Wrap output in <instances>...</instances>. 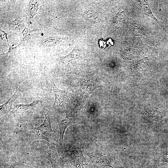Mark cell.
I'll use <instances>...</instances> for the list:
<instances>
[{"instance_id": "1", "label": "cell", "mask_w": 168, "mask_h": 168, "mask_svg": "<svg viewBox=\"0 0 168 168\" xmlns=\"http://www.w3.org/2000/svg\"><path fill=\"white\" fill-rule=\"evenodd\" d=\"M85 153L89 157L93 165L97 168L106 166L124 168L116 153L103 147H92L86 150Z\"/></svg>"}, {"instance_id": "2", "label": "cell", "mask_w": 168, "mask_h": 168, "mask_svg": "<svg viewBox=\"0 0 168 168\" xmlns=\"http://www.w3.org/2000/svg\"><path fill=\"white\" fill-rule=\"evenodd\" d=\"M44 119L43 123L39 127H33L32 135L34 138L45 140L49 142L56 141V136L51 127L49 110L44 113Z\"/></svg>"}, {"instance_id": "8", "label": "cell", "mask_w": 168, "mask_h": 168, "mask_svg": "<svg viewBox=\"0 0 168 168\" xmlns=\"http://www.w3.org/2000/svg\"><path fill=\"white\" fill-rule=\"evenodd\" d=\"M42 100H34L30 104H18L14 107V110L16 113H20L24 112H31L36 110L41 105Z\"/></svg>"}, {"instance_id": "6", "label": "cell", "mask_w": 168, "mask_h": 168, "mask_svg": "<svg viewBox=\"0 0 168 168\" xmlns=\"http://www.w3.org/2000/svg\"><path fill=\"white\" fill-rule=\"evenodd\" d=\"M44 72L48 77L54 91L55 96L54 106L55 107L62 106L64 102L68 97L67 93L65 91L61 90L56 86L52 77L49 74L46 68L44 69Z\"/></svg>"}, {"instance_id": "11", "label": "cell", "mask_w": 168, "mask_h": 168, "mask_svg": "<svg viewBox=\"0 0 168 168\" xmlns=\"http://www.w3.org/2000/svg\"><path fill=\"white\" fill-rule=\"evenodd\" d=\"M148 61V58L146 57L135 62L133 65V69L136 72H141L146 68Z\"/></svg>"}, {"instance_id": "4", "label": "cell", "mask_w": 168, "mask_h": 168, "mask_svg": "<svg viewBox=\"0 0 168 168\" xmlns=\"http://www.w3.org/2000/svg\"><path fill=\"white\" fill-rule=\"evenodd\" d=\"M98 87L94 84L93 78L86 77L81 79L77 85V91L79 97L83 103L86 102L92 93Z\"/></svg>"}, {"instance_id": "13", "label": "cell", "mask_w": 168, "mask_h": 168, "mask_svg": "<svg viewBox=\"0 0 168 168\" xmlns=\"http://www.w3.org/2000/svg\"><path fill=\"white\" fill-rule=\"evenodd\" d=\"M24 163V162H20L16 161H13L11 163H10V164H9L8 165L6 166L5 168H14L17 165Z\"/></svg>"}, {"instance_id": "3", "label": "cell", "mask_w": 168, "mask_h": 168, "mask_svg": "<svg viewBox=\"0 0 168 168\" xmlns=\"http://www.w3.org/2000/svg\"><path fill=\"white\" fill-rule=\"evenodd\" d=\"M62 156L64 164L73 166L77 168H84L83 162L85 159L79 147H74L63 151Z\"/></svg>"}, {"instance_id": "12", "label": "cell", "mask_w": 168, "mask_h": 168, "mask_svg": "<svg viewBox=\"0 0 168 168\" xmlns=\"http://www.w3.org/2000/svg\"><path fill=\"white\" fill-rule=\"evenodd\" d=\"M86 20L89 22L95 24L98 23L100 21V18L99 13L95 11H88L84 15Z\"/></svg>"}, {"instance_id": "10", "label": "cell", "mask_w": 168, "mask_h": 168, "mask_svg": "<svg viewBox=\"0 0 168 168\" xmlns=\"http://www.w3.org/2000/svg\"><path fill=\"white\" fill-rule=\"evenodd\" d=\"M139 4L141 8L146 14L149 16H151L154 19L163 29L166 31L168 32L166 30L164 27L161 24L158 20L156 19L154 15L153 14L149 7V4L147 1L141 0L138 1Z\"/></svg>"}, {"instance_id": "5", "label": "cell", "mask_w": 168, "mask_h": 168, "mask_svg": "<svg viewBox=\"0 0 168 168\" xmlns=\"http://www.w3.org/2000/svg\"><path fill=\"white\" fill-rule=\"evenodd\" d=\"M78 120V111L75 109L71 110L69 113H67L64 119L58 122L60 130L59 143L62 148H63V141L65 130L69 126L76 123Z\"/></svg>"}, {"instance_id": "14", "label": "cell", "mask_w": 168, "mask_h": 168, "mask_svg": "<svg viewBox=\"0 0 168 168\" xmlns=\"http://www.w3.org/2000/svg\"><path fill=\"white\" fill-rule=\"evenodd\" d=\"M161 160L162 161L168 162V151L163 154Z\"/></svg>"}, {"instance_id": "7", "label": "cell", "mask_w": 168, "mask_h": 168, "mask_svg": "<svg viewBox=\"0 0 168 168\" xmlns=\"http://www.w3.org/2000/svg\"><path fill=\"white\" fill-rule=\"evenodd\" d=\"M39 141L46 144L49 147V150L47 152L48 156L46 158L50 162L52 168H62L64 164L62 158H59L55 147L45 140Z\"/></svg>"}, {"instance_id": "9", "label": "cell", "mask_w": 168, "mask_h": 168, "mask_svg": "<svg viewBox=\"0 0 168 168\" xmlns=\"http://www.w3.org/2000/svg\"><path fill=\"white\" fill-rule=\"evenodd\" d=\"M16 93L15 92L5 103L0 105V115H2L11 112L13 103L16 97Z\"/></svg>"}]
</instances>
